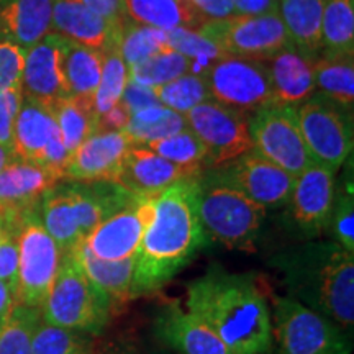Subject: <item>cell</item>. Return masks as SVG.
I'll list each match as a JSON object with an SVG mask.
<instances>
[{
    "label": "cell",
    "instance_id": "obj_1",
    "mask_svg": "<svg viewBox=\"0 0 354 354\" xmlns=\"http://www.w3.org/2000/svg\"><path fill=\"white\" fill-rule=\"evenodd\" d=\"M185 308L205 322L233 354H274L271 307L254 274L210 266L187 284Z\"/></svg>",
    "mask_w": 354,
    "mask_h": 354
},
{
    "label": "cell",
    "instance_id": "obj_2",
    "mask_svg": "<svg viewBox=\"0 0 354 354\" xmlns=\"http://www.w3.org/2000/svg\"><path fill=\"white\" fill-rule=\"evenodd\" d=\"M198 177L154 196V218L146 230L131 282V300L162 289L209 245L197 210Z\"/></svg>",
    "mask_w": 354,
    "mask_h": 354
},
{
    "label": "cell",
    "instance_id": "obj_3",
    "mask_svg": "<svg viewBox=\"0 0 354 354\" xmlns=\"http://www.w3.org/2000/svg\"><path fill=\"white\" fill-rule=\"evenodd\" d=\"M269 264L281 276L287 295L330 318L353 335L354 254L336 241H307L286 248Z\"/></svg>",
    "mask_w": 354,
    "mask_h": 354
},
{
    "label": "cell",
    "instance_id": "obj_4",
    "mask_svg": "<svg viewBox=\"0 0 354 354\" xmlns=\"http://www.w3.org/2000/svg\"><path fill=\"white\" fill-rule=\"evenodd\" d=\"M39 310L48 325L88 336L100 335L107 328L113 313L110 299L88 281L73 251L63 253L50 294Z\"/></svg>",
    "mask_w": 354,
    "mask_h": 354
},
{
    "label": "cell",
    "instance_id": "obj_5",
    "mask_svg": "<svg viewBox=\"0 0 354 354\" xmlns=\"http://www.w3.org/2000/svg\"><path fill=\"white\" fill-rule=\"evenodd\" d=\"M197 210L209 240L228 250H256L268 212L263 205L203 172L198 177Z\"/></svg>",
    "mask_w": 354,
    "mask_h": 354
},
{
    "label": "cell",
    "instance_id": "obj_6",
    "mask_svg": "<svg viewBox=\"0 0 354 354\" xmlns=\"http://www.w3.org/2000/svg\"><path fill=\"white\" fill-rule=\"evenodd\" d=\"M274 354H351L353 335L289 295H272Z\"/></svg>",
    "mask_w": 354,
    "mask_h": 354
},
{
    "label": "cell",
    "instance_id": "obj_7",
    "mask_svg": "<svg viewBox=\"0 0 354 354\" xmlns=\"http://www.w3.org/2000/svg\"><path fill=\"white\" fill-rule=\"evenodd\" d=\"M15 238L19 246L15 304L41 308L56 279L63 253L44 228L38 209L21 216Z\"/></svg>",
    "mask_w": 354,
    "mask_h": 354
},
{
    "label": "cell",
    "instance_id": "obj_8",
    "mask_svg": "<svg viewBox=\"0 0 354 354\" xmlns=\"http://www.w3.org/2000/svg\"><path fill=\"white\" fill-rule=\"evenodd\" d=\"M353 113L323 95H312L295 107L300 133L312 161L338 171L351 156Z\"/></svg>",
    "mask_w": 354,
    "mask_h": 354
},
{
    "label": "cell",
    "instance_id": "obj_9",
    "mask_svg": "<svg viewBox=\"0 0 354 354\" xmlns=\"http://www.w3.org/2000/svg\"><path fill=\"white\" fill-rule=\"evenodd\" d=\"M225 56L266 63L290 46L279 12L266 15H232L223 20H207L201 28Z\"/></svg>",
    "mask_w": 354,
    "mask_h": 354
},
{
    "label": "cell",
    "instance_id": "obj_10",
    "mask_svg": "<svg viewBox=\"0 0 354 354\" xmlns=\"http://www.w3.org/2000/svg\"><path fill=\"white\" fill-rule=\"evenodd\" d=\"M189 130L207 151V169L228 165L253 149L248 113L214 99L202 102L184 115Z\"/></svg>",
    "mask_w": 354,
    "mask_h": 354
},
{
    "label": "cell",
    "instance_id": "obj_11",
    "mask_svg": "<svg viewBox=\"0 0 354 354\" xmlns=\"http://www.w3.org/2000/svg\"><path fill=\"white\" fill-rule=\"evenodd\" d=\"M212 99L245 113H254L271 105L274 99L268 66L261 61L227 56L202 74Z\"/></svg>",
    "mask_w": 354,
    "mask_h": 354
},
{
    "label": "cell",
    "instance_id": "obj_12",
    "mask_svg": "<svg viewBox=\"0 0 354 354\" xmlns=\"http://www.w3.org/2000/svg\"><path fill=\"white\" fill-rule=\"evenodd\" d=\"M248 127L254 151L294 177L313 162L295 118V107L271 105L258 110Z\"/></svg>",
    "mask_w": 354,
    "mask_h": 354
},
{
    "label": "cell",
    "instance_id": "obj_13",
    "mask_svg": "<svg viewBox=\"0 0 354 354\" xmlns=\"http://www.w3.org/2000/svg\"><path fill=\"white\" fill-rule=\"evenodd\" d=\"M215 180L240 190L243 196L263 205L264 209H276L287 205L295 177L268 161L251 149L228 165L203 171Z\"/></svg>",
    "mask_w": 354,
    "mask_h": 354
},
{
    "label": "cell",
    "instance_id": "obj_14",
    "mask_svg": "<svg viewBox=\"0 0 354 354\" xmlns=\"http://www.w3.org/2000/svg\"><path fill=\"white\" fill-rule=\"evenodd\" d=\"M154 218V196L135 197L122 209L102 220L87 234L84 245L105 261L136 258L140 245Z\"/></svg>",
    "mask_w": 354,
    "mask_h": 354
},
{
    "label": "cell",
    "instance_id": "obj_15",
    "mask_svg": "<svg viewBox=\"0 0 354 354\" xmlns=\"http://www.w3.org/2000/svg\"><path fill=\"white\" fill-rule=\"evenodd\" d=\"M335 174L328 167L312 162L295 177L287 205L292 225L305 238L328 232L336 194Z\"/></svg>",
    "mask_w": 354,
    "mask_h": 354
},
{
    "label": "cell",
    "instance_id": "obj_16",
    "mask_svg": "<svg viewBox=\"0 0 354 354\" xmlns=\"http://www.w3.org/2000/svg\"><path fill=\"white\" fill-rule=\"evenodd\" d=\"M131 140L125 131H95L69 153L64 180L73 183H113L130 151Z\"/></svg>",
    "mask_w": 354,
    "mask_h": 354
},
{
    "label": "cell",
    "instance_id": "obj_17",
    "mask_svg": "<svg viewBox=\"0 0 354 354\" xmlns=\"http://www.w3.org/2000/svg\"><path fill=\"white\" fill-rule=\"evenodd\" d=\"M64 37L50 32L25 51L21 77L24 95L44 105H53L56 100L71 95L64 76Z\"/></svg>",
    "mask_w": 354,
    "mask_h": 354
},
{
    "label": "cell",
    "instance_id": "obj_18",
    "mask_svg": "<svg viewBox=\"0 0 354 354\" xmlns=\"http://www.w3.org/2000/svg\"><path fill=\"white\" fill-rule=\"evenodd\" d=\"M63 177L35 162L12 159L0 171V216L19 223L28 212L39 209L44 194Z\"/></svg>",
    "mask_w": 354,
    "mask_h": 354
},
{
    "label": "cell",
    "instance_id": "obj_19",
    "mask_svg": "<svg viewBox=\"0 0 354 354\" xmlns=\"http://www.w3.org/2000/svg\"><path fill=\"white\" fill-rule=\"evenodd\" d=\"M153 330L159 342L176 354H233L205 322L177 302L159 308Z\"/></svg>",
    "mask_w": 354,
    "mask_h": 354
},
{
    "label": "cell",
    "instance_id": "obj_20",
    "mask_svg": "<svg viewBox=\"0 0 354 354\" xmlns=\"http://www.w3.org/2000/svg\"><path fill=\"white\" fill-rule=\"evenodd\" d=\"M184 179H197V176L146 146H131L113 184L131 196L153 197Z\"/></svg>",
    "mask_w": 354,
    "mask_h": 354
},
{
    "label": "cell",
    "instance_id": "obj_21",
    "mask_svg": "<svg viewBox=\"0 0 354 354\" xmlns=\"http://www.w3.org/2000/svg\"><path fill=\"white\" fill-rule=\"evenodd\" d=\"M57 140L63 138L50 105L24 95L13 127V156L41 166L44 154Z\"/></svg>",
    "mask_w": 354,
    "mask_h": 354
},
{
    "label": "cell",
    "instance_id": "obj_22",
    "mask_svg": "<svg viewBox=\"0 0 354 354\" xmlns=\"http://www.w3.org/2000/svg\"><path fill=\"white\" fill-rule=\"evenodd\" d=\"M51 28L61 37L94 50L118 43L122 25H113L74 0H53Z\"/></svg>",
    "mask_w": 354,
    "mask_h": 354
},
{
    "label": "cell",
    "instance_id": "obj_23",
    "mask_svg": "<svg viewBox=\"0 0 354 354\" xmlns=\"http://www.w3.org/2000/svg\"><path fill=\"white\" fill-rule=\"evenodd\" d=\"M268 63H271L268 69L277 105L299 107L315 94V59L302 55L290 44Z\"/></svg>",
    "mask_w": 354,
    "mask_h": 354
},
{
    "label": "cell",
    "instance_id": "obj_24",
    "mask_svg": "<svg viewBox=\"0 0 354 354\" xmlns=\"http://www.w3.org/2000/svg\"><path fill=\"white\" fill-rule=\"evenodd\" d=\"M53 0H0V39L30 50L51 30Z\"/></svg>",
    "mask_w": 354,
    "mask_h": 354
},
{
    "label": "cell",
    "instance_id": "obj_25",
    "mask_svg": "<svg viewBox=\"0 0 354 354\" xmlns=\"http://www.w3.org/2000/svg\"><path fill=\"white\" fill-rule=\"evenodd\" d=\"M325 0H282L279 15L290 44L302 55L317 59L322 53V20Z\"/></svg>",
    "mask_w": 354,
    "mask_h": 354
},
{
    "label": "cell",
    "instance_id": "obj_26",
    "mask_svg": "<svg viewBox=\"0 0 354 354\" xmlns=\"http://www.w3.org/2000/svg\"><path fill=\"white\" fill-rule=\"evenodd\" d=\"M86 272L88 281L99 287L112 302L113 310L123 308L131 300V282L135 271V259L105 261L88 251L84 241L73 251Z\"/></svg>",
    "mask_w": 354,
    "mask_h": 354
},
{
    "label": "cell",
    "instance_id": "obj_27",
    "mask_svg": "<svg viewBox=\"0 0 354 354\" xmlns=\"http://www.w3.org/2000/svg\"><path fill=\"white\" fill-rule=\"evenodd\" d=\"M39 209H41L39 216H41L44 228L59 246L61 253L74 251L84 241L76 212H74L68 180L66 183L61 180L50 192L44 194Z\"/></svg>",
    "mask_w": 354,
    "mask_h": 354
},
{
    "label": "cell",
    "instance_id": "obj_28",
    "mask_svg": "<svg viewBox=\"0 0 354 354\" xmlns=\"http://www.w3.org/2000/svg\"><path fill=\"white\" fill-rule=\"evenodd\" d=\"M123 7L130 20L165 32L179 26L197 30L207 21L190 0H123Z\"/></svg>",
    "mask_w": 354,
    "mask_h": 354
},
{
    "label": "cell",
    "instance_id": "obj_29",
    "mask_svg": "<svg viewBox=\"0 0 354 354\" xmlns=\"http://www.w3.org/2000/svg\"><path fill=\"white\" fill-rule=\"evenodd\" d=\"M322 57L354 59V0H325Z\"/></svg>",
    "mask_w": 354,
    "mask_h": 354
},
{
    "label": "cell",
    "instance_id": "obj_30",
    "mask_svg": "<svg viewBox=\"0 0 354 354\" xmlns=\"http://www.w3.org/2000/svg\"><path fill=\"white\" fill-rule=\"evenodd\" d=\"M50 107L55 113L61 138L69 153H73L84 140L97 131L94 99L68 95L56 100Z\"/></svg>",
    "mask_w": 354,
    "mask_h": 354
},
{
    "label": "cell",
    "instance_id": "obj_31",
    "mask_svg": "<svg viewBox=\"0 0 354 354\" xmlns=\"http://www.w3.org/2000/svg\"><path fill=\"white\" fill-rule=\"evenodd\" d=\"M104 53L94 48L84 46L66 38L64 44V76L71 95L94 99L99 86Z\"/></svg>",
    "mask_w": 354,
    "mask_h": 354
},
{
    "label": "cell",
    "instance_id": "obj_32",
    "mask_svg": "<svg viewBox=\"0 0 354 354\" xmlns=\"http://www.w3.org/2000/svg\"><path fill=\"white\" fill-rule=\"evenodd\" d=\"M185 127L187 123H185L184 115L165 105H153V107L131 113L125 133L135 146H146L156 140L174 135L184 130Z\"/></svg>",
    "mask_w": 354,
    "mask_h": 354
},
{
    "label": "cell",
    "instance_id": "obj_33",
    "mask_svg": "<svg viewBox=\"0 0 354 354\" xmlns=\"http://www.w3.org/2000/svg\"><path fill=\"white\" fill-rule=\"evenodd\" d=\"M315 87L323 97L353 113L354 105V59L317 57L313 63Z\"/></svg>",
    "mask_w": 354,
    "mask_h": 354
},
{
    "label": "cell",
    "instance_id": "obj_34",
    "mask_svg": "<svg viewBox=\"0 0 354 354\" xmlns=\"http://www.w3.org/2000/svg\"><path fill=\"white\" fill-rule=\"evenodd\" d=\"M117 46L128 68L169 50L167 32L154 28V26L136 24L128 17L122 24Z\"/></svg>",
    "mask_w": 354,
    "mask_h": 354
},
{
    "label": "cell",
    "instance_id": "obj_35",
    "mask_svg": "<svg viewBox=\"0 0 354 354\" xmlns=\"http://www.w3.org/2000/svg\"><path fill=\"white\" fill-rule=\"evenodd\" d=\"M146 148L153 149L159 156L184 167V169L192 172L197 177H201L203 171L207 169L205 146L201 143V140L187 127L184 130L174 133V135L146 145Z\"/></svg>",
    "mask_w": 354,
    "mask_h": 354
},
{
    "label": "cell",
    "instance_id": "obj_36",
    "mask_svg": "<svg viewBox=\"0 0 354 354\" xmlns=\"http://www.w3.org/2000/svg\"><path fill=\"white\" fill-rule=\"evenodd\" d=\"M41 322V310L15 304L0 325V354H33L35 330Z\"/></svg>",
    "mask_w": 354,
    "mask_h": 354
},
{
    "label": "cell",
    "instance_id": "obj_37",
    "mask_svg": "<svg viewBox=\"0 0 354 354\" xmlns=\"http://www.w3.org/2000/svg\"><path fill=\"white\" fill-rule=\"evenodd\" d=\"M128 71H130V81L156 88L184 74L194 73V64L187 57L169 48L138 64L130 66Z\"/></svg>",
    "mask_w": 354,
    "mask_h": 354
},
{
    "label": "cell",
    "instance_id": "obj_38",
    "mask_svg": "<svg viewBox=\"0 0 354 354\" xmlns=\"http://www.w3.org/2000/svg\"><path fill=\"white\" fill-rule=\"evenodd\" d=\"M102 53H104V64H102L99 86L94 94V110L97 117L120 102L123 91L130 81V71L118 51L117 43Z\"/></svg>",
    "mask_w": 354,
    "mask_h": 354
},
{
    "label": "cell",
    "instance_id": "obj_39",
    "mask_svg": "<svg viewBox=\"0 0 354 354\" xmlns=\"http://www.w3.org/2000/svg\"><path fill=\"white\" fill-rule=\"evenodd\" d=\"M167 43H169L171 50L187 57L194 64V73L196 74H203L216 61L227 57L201 30L179 26V28L167 32Z\"/></svg>",
    "mask_w": 354,
    "mask_h": 354
},
{
    "label": "cell",
    "instance_id": "obj_40",
    "mask_svg": "<svg viewBox=\"0 0 354 354\" xmlns=\"http://www.w3.org/2000/svg\"><path fill=\"white\" fill-rule=\"evenodd\" d=\"M156 94L159 104L180 115H185L196 105L212 99L205 77L194 73L184 74L174 81L156 87Z\"/></svg>",
    "mask_w": 354,
    "mask_h": 354
},
{
    "label": "cell",
    "instance_id": "obj_41",
    "mask_svg": "<svg viewBox=\"0 0 354 354\" xmlns=\"http://www.w3.org/2000/svg\"><path fill=\"white\" fill-rule=\"evenodd\" d=\"M33 354H94V343L86 333H79L41 322L35 330Z\"/></svg>",
    "mask_w": 354,
    "mask_h": 354
},
{
    "label": "cell",
    "instance_id": "obj_42",
    "mask_svg": "<svg viewBox=\"0 0 354 354\" xmlns=\"http://www.w3.org/2000/svg\"><path fill=\"white\" fill-rule=\"evenodd\" d=\"M328 230L333 233V241L354 254V198L351 189L344 187L339 194H335Z\"/></svg>",
    "mask_w": 354,
    "mask_h": 354
},
{
    "label": "cell",
    "instance_id": "obj_43",
    "mask_svg": "<svg viewBox=\"0 0 354 354\" xmlns=\"http://www.w3.org/2000/svg\"><path fill=\"white\" fill-rule=\"evenodd\" d=\"M25 50L19 44L0 39V92L21 86Z\"/></svg>",
    "mask_w": 354,
    "mask_h": 354
},
{
    "label": "cell",
    "instance_id": "obj_44",
    "mask_svg": "<svg viewBox=\"0 0 354 354\" xmlns=\"http://www.w3.org/2000/svg\"><path fill=\"white\" fill-rule=\"evenodd\" d=\"M21 102H24L21 86L0 92V145L8 149H12L13 127H15Z\"/></svg>",
    "mask_w": 354,
    "mask_h": 354
},
{
    "label": "cell",
    "instance_id": "obj_45",
    "mask_svg": "<svg viewBox=\"0 0 354 354\" xmlns=\"http://www.w3.org/2000/svg\"><path fill=\"white\" fill-rule=\"evenodd\" d=\"M15 232L6 234L0 240V281L10 286L13 294L17 289V274H19V246H17Z\"/></svg>",
    "mask_w": 354,
    "mask_h": 354
},
{
    "label": "cell",
    "instance_id": "obj_46",
    "mask_svg": "<svg viewBox=\"0 0 354 354\" xmlns=\"http://www.w3.org/2000/svg\"><path fill=\"white\" fill-rule=\"evenodd\" d=\"M120 102L128 110H130V113L153 107V105H161L159 104L156 88L141 86V84H136L133 81H128L125 91H123L122 94Z\"/></svg>",
    "mask_w": 354,
    "mask_h": 354
},
{
    "label": "cell",
    "instance_id": "obj_47",
    "mask_svg": "<svg viewBox=\"0 0 354 354\" xmlns=\"http://www.w3.org/2000/svg\"><path fill=\"white\" fill-rule=\"evenodd\" d=\"M74 2L87 7L88 10L97 13L113 25H122L127 19L123 0H74Z\"/></svg>",
    "mask_w": 354,
    "mask_h": 354
},
{
    "label": "cell",
    "instance_id": "obj_48",
    "mask_svg": "<svg viewBox=\"0 0 354 354\" xmlns=\"http://www.w3.org/2000/svg\"><path fill=\"white\" fill-rule=\"evenodd\" d=\"M130 117V110L122 102H118L107 112L97 117V131H125Z\"/></svg>",
    "mask_w": 354,
    "mask_h": 354
},
{
    "label": "cell",
    "instance_id": "obj_49",
    "mask_svg": "<svg viewBox=\"0 0 354 354\" xmlns=\"http://www.w3.org/2000/svg\"><path fill=\"white\" fill-rule=\"evenodd\" d=\"M205 20H223L234 15L232 0H190Z\"/></svg>",
    "mask_w": 354,
    "mask_h": 354
},
{
    "label": "cell",
    "instance_id": "obj_50",
    "mask_svg": "<svg viewBox=\"0 0 354 354\" xmlns=\"http://www.w3.org/2000/svg\"><path fill=\"white\" fill-rule=\"evenodd\" d=\"M234 15H266L279 12V0H232Z\"/></svg>",
    "mask_w": 354,
    "mask_h": 354
},
{
    "label": "cell",
    "instance_id": "obj_51",
    "mask_svg": "<svg viewBox=\"0 0 354 354\" xmlns=\"http://www.w3.org/2000/svg\"><path fill=\"white\" fill-rule=\"evenodd\" d=\"M13 305H15V294H13L10 286L0 281V325L10 313Z\"/></svg>",
    "mask_w": 354,
    "mask_h": 354
},
{
    "label": "cell",
    "instance_id": "obj_52",
    "mask_svg": "<svg viewBox=\"0 0 354 354\" xmlns=\"http://www.w3.org/2000/svg\"><path fill=\"white\" fill-rule=\"evenodd\" d=\"M17 227H19V223H13V221H8L0 216V240H2L6 234L15 232Z\"/></svg>",
    "mask_w": 354,
    "mask_h": 354
},
{
    "label": "cell",
    "instance_id": "obj_53",
    "mask_svg": "<svg viewBox=\"0 0 354 354\" xmlns=\"http://www.w3.org/2000/svg\"><path fill=\"white\" fill-rule=\"evenodd\" d=\"M12 159H15L12 149H8V148H6V146L0 145V171H2L3 167H6L8 162L12 161Z\"/></svg>",
    "mask_w": 354,
    "mask_h": 354
},
{
    "label": "cell",
    "instance_id": "obj_54",
    "mask_svg": "<svg viewBox=\"0 0 354 354\" xmlns=\"http://www.w3.org/2000/svg\"><path fill=\"white\" fill-rule=\"evenodd\" d=\"M156 354H176V353H156Z\"/></svg>",
    "mask_w": 354,
    "mask_h": 354
}]
</instances>
